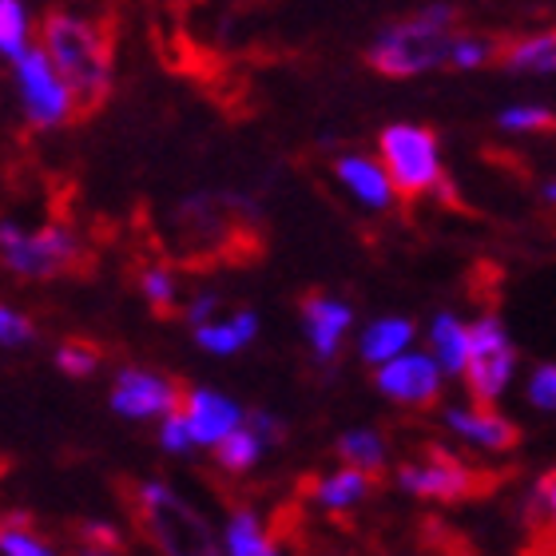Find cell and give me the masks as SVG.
<instances>
[{
  "mask_svg": "<svg viewBox=\"0 0 556 556\" xmlns=\"http://www.w3.org/2000/svg\"><path fill=\"white\" fill-rule=\"evenodd\" d=\"M223 553L227 556H282V548H278V541L270 536L267 521L258 517V509L239 505V509L227 513V525H223Z\"/></svg>",
  "mask_w": 556,
  "mask_h": 556,
  "instance_id": "obj_18",
  "label": "cell"
},
{
  "mask_svg": "<svg viewBox=\"0 0 556 556\" xmlns=\"http://www.w3.org/2000/svg\"><path fill=\"white\" fill-rule=\"evenodd\" d=\"M497 64L513 76H556V28H536L505 40Z\"/></svg>",
  "mask_w": 556,
  "mask_h": 556,
  "instance_id": "obj_17",
  "label": "cell"
},
{
  "mask_svg": "<svg viewBox=\"0 0 556 556\" xmlns=\"http://www.w3.org/2000/svg\"><path fill=\"white\" fill-rule=\"evenodd\" d=\"M541 195H545V203H553V207H556V175L548 179L545 187H541Z\"/></svg>",
  "mask_w": 556,
  "mask_h": 556,
  "instance_id": "obj_37",
  "label": "cell"
},
{
  "mask_svg": "<svg viewBox=\"0 0 556 556\" xmlns=\"http://www.w3.org/2000/svg\"><path fill=\"white\" fill-rule=\"evenodd\" d=\"M72 556H128V548H88V545H76Z\"/></svg>",
  "mask_w": 556,
  "mask_h": 556,
  "instance_id": "obj_36",
  "label": "cell"
},
{
  "mask_svg": "<svg viewBox=\"0 0 556 556\" xmlns=\"http://www.w3.org/2000/svg\"><path fill=\"white\" fill-rule=\"evenodd\" d=\"M251 433H255L267 450H278L282 441H287V421L282 417H275L270 409H247V421H243Z\"/></svg>",
  "mask_w": 556,
  "mask_h": 556,
  "instance_id": "obj_33",
  "label": "cell"
},
{
  "mask_svg": "<svg viewBox=\"0 0 556 556\" xmlns=\"http://www.w3.org/2000/svg\"><path fill=\"white\" fill-rule=\"evenodd\" d=\"M441 421H445V429H450L453 438L481 453H509V450H517V441H521V429H517L513 417H505L501 409L473 406V402L445 406L441 409Z\"/></svg>",
  "mask_w": 556,
  "mask_h": 556,
  "instance_id": "obj_13",
  "label": "cell"
},
{
  "mask_svg": "<svg viewBox=\"0 0 556 556\" xmlns=\"http://www.w3.org/2000/svg\"><path fill=\"white\" fill-rule=\"evenodd\" d=\"M215 465H219L223 473H235V477H243V473H251V469H255L258 462H263V453H267V445H263V441L255 438V433H251V429H235L231 438L227 441H219V445H215Z\"/></svg>",
  "mask_w": 556,
  "mask_h": 556,
  "instance_id": "obj_23",
  "label": "cell"
},
{
  "mask_svg": "<svg viewBox=\"0 0 556 556\" xmlns=\"http://www.w3.org/2000/svg\"><path fill=\"white\" fill-rule=\"evenodd\" d=\"M497 128L509 136H541L556 131V112L548 104H509L497 112Z\"/></svg>",
  "mask_w": 556,
  "mask_h": 556,
  "instance_id": "obj_26",
  "label": "cell"
},
{
  "mask_svg": "<svg viewBox=\"0 0 556 556\" xmlns=\"http://www.w3.org/2000/svg\"><path fill=\"white\" fill-rule=\"evenodd\" d=\"M12 80H16V96H21L24 119L40 131L64 128L76 116V100H72L68 84L60 80V72L52 68V60L45 56V48L33 45L16 64H12Z\"/></svg>",
  "mask_w": 556,
  "mask_h": 556,
  "instance_id": "obj_8",
  "label": "cell"
},
{
  "mask_svg": "<svg viewBox=\"0 0 556 556\" xmlns=\"http://www.w3.org/2000/svg\"><path fill=\"white\" fill-rule=\"evenodd\" d=\"M88 263V247L68 223H45V227H24L16 219H0V267L16 278H48L72 275Z\"/></svg>",
  "mask_w": 556,
  "mask_h": 556,
  "instance_id": "obj_4",
  "label": "cell"
},
{
  "mask_svg": "<svg viewBox=\"0 0 556 556\" xmlns=\"http://www.w3.org/2000/svg\"><path fill=\"white\" fill-rule=\"evenodd\" d=\"M56 370L64 374V378H76V382L92 378V374L100 370V346H92V342H80V338L60 342V346H56Z\"/></svg>",
  "mask_w": 556,
  "mask_h": 556,
  "instance_id": "obj_27",
  "label": "cell"
},
{
  "mask_svg": "<svg viewBox=\"0 0 556 556\" xmlns=\"http://www.w3.org/2000/svg\"><path fill=\"white\" fill-rule=\"evenodd\" d=\"M160 450L163 453H191L195 450V441H191V429H187L184 414H172V417H163V426H160Z\"/></svg>",
  "mask_w": 556,
  "mask_h": 556,
  "instance_id": "obj_35",
  "label": "cell"
},
{
  "mask_svg": "<svg viewBox=\"0 0 556 556\" xmlns=\"http://www.w3.org/2000/svg\"><path fill=\"white\" fill-rule=\"evenodd\" d=\"M302 334L318 366H334L342 342L354 330V306L334 294H306L302 299Z\"/></svg>",
  "mask_w": 556,
  "mask_h": 556,
  "instance_id": "obj_11",
  "label": "cell"
},
{
  "mask_svg": "<svg viewBox=\"0 0 556 556\" xmlns=\"http://www.w3.org/2000/svg\"><path fill=\"white\" fill-rule=\"evenodd\" d=\"M139 294L155 314H175L179 311V278L172 267L163 263H151V267L139 270Z\"/></svg>",
  "mask_w": 556,
  "mask_h": 556,
  "instance_id": "obj_25",
  "label": "cell"
},
{
  "mask_svg": "<svg viewBox=\"0 0 556 556\" xmlns=\"http://www.w3.org/2000/svg\"><path fill=\"white\" fill-rule=\"evenodd\" d=\"M334 175L338 184L346 187L350 195L358 199L366 211H390L394 207V184H390V175H386L382 160H370V155H358V151H346V155H338L334 160Z\"/></svg>",
  "mask_w": 556,
  "mask_h": 556,
  "instance_id": "obj_14",
  "label": "cell"
},
{
  "mask_svg": "<svg viewBox=\"0 0 556 556\" xmlns=\"http://www.w3.org/2000/svg\"><path fill=\"white\" fill-rule=\"evenodd\" d=\"M184 386L167 378L160 370H148V366H119L116 378H112V409L128 421H151V417H172L184 409Z\"/></svg>",
  "mask_w": 556,
  "mask_h": 556,
  "instance_id": "obj_9",
  "label": "cell"
},
{
  "mask_svg": "<svg viewBox=\"0 0 556 556\" xmlns=\"http://www.w3.org/2000/svg\"><path fill=\"white\" fill-rule=\"evenodd\" d=\"M525 402L536 414H556V362H541L525 378Z\"/></svg>",
  "mask_w": 556,
  "mask_h": 556,
  "instance_id": "obj_28",
  "label": "cell"
},
{
  "mask_svg": "<svg viewBox=\"0 0 556 556\" xmlns=\"http://www.w3.org/2000/svg\"><path fill=\"white\" fill-rule=\"evenodd\" d=\"M184 421L191 429V441L195 450H215L219 441H227L235 429H243L247 409L235 402V397L211 390V386H195L184 394Z\"/></svg>",
  "mask_w": 556,
  "mask_h": 556,
  "instance_id": "obj_12",
  "label": "cell"
},
{
  "mask_svg": "<svg viewBox=\"0 0 556 556\" xmlns=\"http://www.w3.org/2000/svg\"><path fill=\"white\" fill-rule=\"evenodd\" d=\"M521 370V354L513 346L509 326L497 311L477 314L469 323V362H465V394L473 406L497 409V402L509 394Z\"/></svg>",
  "mask_w": 556,
  "mask_h": 556,
  "instance_id": "obj_5",
  "label": "cell"
},
{
  "mask_svg": "<svg viewBox=\"0 0 556 556\" xmlns=\"http://www.w3.org/2000/svg\"><path fill=\"white\" fill-rule=\"evenodd\" d=\"M370 493H374V477L358 473V469H346V465H338L330 473L314 477V485H311V501L326 513L358 509Z\"/></svg>",
  "mask_w": 556,
  "mask_h": 556,
  "instance_id": "obj_19",
  "label": "cell"
},
{
  "mask_svg": "<svg viewBox=\"0 0 556 556\" xmlns=\"http://www.w3.org/2000/svg\"><path fill=\"white\" fill-rule=\"evenodd\" d=\"M525 513H529V521L548 525V529L556 533V469H548V473L529 489V505H525Z\"/></svg>",
  "mask_w": 556,
  "mask_h": 556,
  "instance_id": "obj_29",
  "label": "cell"
},
{
  "mask_svg": "<svg viewBox=\"0 0 556 556\" xmlns=\"http://www.w3.org/2000/svg\"><path fill=\"white\" fill-rule=\"evenodd\" d=\"M414 338H417V323L406 318V314H382V318H374V323L362 326L358 334V358L374 370H382L390 366L394 358L409 354L414 350Z\"/></svg>",
  "mask_w": 556,
  "mask_h": 556,
  "instance_id": "obj_15",
  "label": "cell"
},
{
  "mask_svg": "<svg viewBox=\"0 0 556 556\" xmlns=\"http://www.w3.org/2000/svg\"><path fill=\"white\" fill-rule=\"evenodd\" d=\"M36 342V326L28 314L12 311V306H4L0 302V346L9 350H21V346H33Z\"/></svg>",
  "mask_w": 556,
  "mask_h": 556,
  "instance_id": "obj_31",
  "label": "cell"
},
{
  "mask_svg": "<svg viewBox=\"0 0 556 556\" xmlns=\"http://www.w3.org/2000/svg\"><path fill=\"white\" fill-rule=\"evenodd\" d=\"M219 294L215 290H199L195 299L184 306V323L191 326V330H203V326L219 323Z\"/></svg>",
  "mask_w": 556,
  "mask_h": 556,
  "instance_id": "obj_34",
  "label": "cell"
},
{
  "mask_svg": "<svg viewBox=\"0 0 556 556\" xmlns=\"http://www.w3.org/2000/svg\"><path fill=\"white\" fill-rule=\"evenodd\" d=\"M429 358L438 362L445 378H465V362H469V323L457 318L453 311H438L426 326Z\"/></svg>",
  "mask_w": 556,
  "mask_h": 556,
  "instance_id": "obj_16",
  "label": "cell"
},
{
  "mask_svg": "<svg viewBox=\"0 0 556 556\" xmlns=\"http://www.w3.org/2000/svg\"><path fill=\"white\" fill-rule=\"evenodd\" d=\"M453 36H457V9L426 4L409 16L386 21L366 45V64L390 80H414L426 72L450 68Z\"/></svg>",
  "mask_w": 556,
  "mask_h": 556,
  "instance_id": "obj_2",
  "label": "cell"
},
{
  "mask_svg": "<svg viewBox=\"0 0 556 556\" xmlns=\"http://www.w3.org/2000/svg\"><path fill=\"white\" fill-rule=\"evenodd\" d=\"M378 155H382V167L397 195L421 199L450 191L445 163H441V143L421 124H386L382 136H378Z\"/></svg>",
  "mask_w": 556,
  "mask_h": 556,
  "instance_id": "obj_6",
  "label": "cell"
},
{
  "mask_svg": "<svg viewBox=\"0 0 556 556\" xmlns=\"http://www.w3.org/2000/svg\"><path fill=\"white\" fill-rule=\"evenodd\" d=\"M33 16L21 0H0V56L16 64V60L33 48Z\"/></svg>",
  "mask_w": 556,
  "mask_h": 556,
  "instance_id": "obj_22",
  "label": "cell"
},
{
  "mask_svg": "<svg viewBox=\"0 0 556 556\" xmlns=\"http://www.w3.org/2000/svg\"><path fill=\"white\" fill-rule=\"evenodd\" d=\"M493 60H501V40L457 28V36H453V45H450V68L477 72V68H485V64H493Z\"/></svg>",
  "mask_w": 556,
  "mask_h": 556,
  "instance_id": "obj_24",
  "label": "cell"
},
{
  "mask_svg": "<svg viewBox=\"0 0 556 556\" xmlns=\"http://www.w3.org/2000/svg\"><path fill=\"white\" fill-rule=\"evenodd\" d=\"M394 485L417 501H441V505H453V501H465V497H473V493H481L485 477L477 473L473 465L465 462V457H457L453 450L429 445L417 462L397 465Z\"/></svg>",
  "mask_w": 556,
  "mask_h": 556,
  "instance_id": "obj_7",
  "label": "cell"
},
{
  "mask_svg": "<svg viewBox=\"0 0 556 556\" xmlns=\"http://www.w3.org/2000/svg\"><path fill=\"white\" fill-rule=\"evenodd\" d=\"M334 453L346 469H358L366 477L386 473V465H390V441L378 429H350L334 441Z\"/></svg>",
  "mask_w": 556,
  "mask_h": 556,
  "instance_id": "obj_21",
  "label": "cell"
},
{
  "mask_svg": "<svg viewBox=\"0 0 556 556\" xmlns=\"http://www.w3.org/2000/svg\"><path fill=\"white\" fill-rule=\"evenodd\" d=\"M0 556H60L36 529H0Z\"/></svg>",
  "mask_w": 556,
  "mask_h": 556,
  "instance_id": "obj_30",
  "label": "cell"
},
{
  "mask_svg": "<svg viewBox=\"0 0 556 556\" xmlns=\"http://www.w3.org/2000/svg\"><path fill=\"white\" fill-rule=\"evenodd\" d=\"M128 501L139 529L160 556H227L215 525L160 477L136 481L128 489Z\"/></svg>",
  "mask_w": 556,
  "mask_h": 556,
  "instance_id": "obj_3",
  "label": "cell"
},
{
  "mask_svg": "<svg viewBox=\"0 0 556 556\" xmlns=\"http://www.w3.org/2000/svg\"><path fill=\"white\" fill-rule=\"evenodd\" d=\"M374 386L386 402L406 409H426L433 402H441V390H445V374L429 350H409L402 358H394L390 366L374 370Z\"/></svg>",
  "mask_w": 556,
  "mask_h": 556,
  "instance_id": "obj_10",
  "label": "cell"
},
{
  "mask_svg": "<svg viewBox=\"0 0 556 556\" xmlns=\"http://www.w3.org/2000/svg\"><path fill=\"white\" fill-rule=\"evenodd\" d=\"M45 56L68 84L76 112H100L116 88V45L104 21L84 12L52 9L40 16V40Z\"/></svg>",
  "mask_w": 556,
  "mask_h": 556,
  "instance_id": "obj_1",
  "label": "cell"
},
{
  "mask_svg": "<svg viewBox=\"0 0 556 556\" xmlns=\"http://www.w3.org/2000/svg\"><path fill=\"white\" fill-rule=\"evenodd\" d=\"M258 334V314L255 311H235L231 318H219V323L195 330V346L215 354V358H231L243 346H251Z\"/></svg>",
  "mask_w": 556,
  "mask_h": 556,
  "instance_id": "obj_20",
  "label": "cell"
},
{
  "mask_svg": "<svg viewBox=\"0 0 556 556\" xmlns=\"http://www.w3.org/2000/svg\"><path fill=\"white\" fill-rule=\"evenodd\" d=\"M76 545L88 548H124V529L112 521H76Z\"/></svg>",
  "mask_w": 556,
  "mask_h": 556,
  "instance_id": "obj_32",
  "label": "cell"
}]
</instances>
